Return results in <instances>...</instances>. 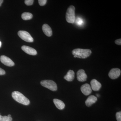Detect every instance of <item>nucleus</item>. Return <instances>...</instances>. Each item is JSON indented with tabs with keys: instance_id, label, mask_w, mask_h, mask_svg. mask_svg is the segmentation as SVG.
I'll return each instance as SVG.
<instances>
[{
	"instance_id": "obj_1",
	"label": "nucleus",
	"mask_w": 121,
	"mask_h": 121,
	"mask_svg": "<svg viewBox=\"0 0 121 121\" xmlns=\"http://www.w3.org/2000/svg\"><path fill=\"white\" fill-rule=\"evenodd\" d=\"M91 52L90 49L76 48L72 51V54L74 58L80 59L86 58L90 56Z\"/></svg>"
},
{
	"instance_id": "obj_2",
	"label": "nucleus",
	"mask_w": 121,
	"mask_h": 121,
	"mask_svg": "<svg viewBox=\"0 0 121 121\" xmlns=\"http://www.w3.org/2000/svg\"><path fill=\"white\" fill-rule=\"evenodd\" d=\"M12 96L15 101L21 104L25 105H27L30 104L29 99L19 91H13L12 93Z\"/></svg>"
},
{
	"instance_id": "obj_3",
	"label": "nucleus",
	"mask_w": 121,
	"mask_h": 121,
	"mask_svg": "<svg viewBox=\"0 0 121 121\" xmlns=\"http://www.w3.org/2000/svg\"><path fill=\"white\" fill-rule=\"evenodd\" d=\"M75 8L71 5L68 7L66 13V21L70 23H73L75 20Z\"/></svg>"
},
{
	"instance_id": "obj_4",
	"label": "nucleus",
	"mask_w": 121,
	"mask_h": 121,
	"mask_svg": "<svg viewBox=\"0 0 121 121\" xmlns=\"http://www.w3.org/2000/svg\"><path fill=\"white\" fill-rule=\"evenodd\" d=\"M41 84L43 86L51 90L55 91L57 90V86L56 83L52 80H45L41 81Z\"/></svg>"
},
{
	"instance_id": "obj_5",
	"label": "nucleus",
	"mask_w": 121,
	"mask_h": 121,
	"mask_svg": "<svg viewBox=\"0 0 121 121\" xmlns=\"http://www.w3.org/2000/svg\"><path fill=\"white\" fill-rule=\"evenodd\" d=\"M19 37L24 41L29 43L33 41V39L31 36L27 32L25 31H19L18 32Z\"/></svg>"
},
{
	"instance_id": "obj_6",
	"label": "nucleus",
	"mask_w": 121,
	"mask_h": 121,
	"mask_svg": "<svg viewBox=\"0 0 121 121\" xmlns=\"http://www.w3.org/2000/svg\"><path fill=\"white\" fill-rule=\"evenodd\" d=\"M121 70L119 68H115L111 69L109 72L108 76L111 79H116L120 76Z\"/></svg>"
},
{
	"instance_id": "obj_7",
	"label": "nucleus",
	"mask_w": 121,
	"mask_h": 121,
	"mask_svg": "<svg viewBox=\"0 0 121 121\" xmlns=\"http://www.w3.org/2000/svg\"><path fill=\"white\" fill-rule=\"evenodd\" d=\"M0 60L3 64L8 66H13L15 63L11 59L4 55H2L0 57Z\"/></svg>"
},
{
	"instance_id": "obj_8",
	"label": "nucleus",
	"mask_w": 121,
	"mask_h": 121,
	"mask_svg": "<svg viewBox=\"0 0 121 121\" xmlns=\"http://www.w3.org/2000/svg\"><path fill=\"white\" fill-rule=\"evenodd\" d=\"M77 79L79 82H84L86 81L87 76L84 70L80 69L77 73Z\"/></svg>"
},
{
	"instance_id": "obj_9",
	"label": "nucleus",
	"mask_w": 121,
	"mask_h": 121,
	"mask_svg": "<svg viewBox=\"0 0 121 121\" xmlns=\"http://www.w3.org/2000/svg\"><path fill=\"white\" fill-rule=\"evenodd\" d=\"M81 91L83 94L86 95H89L92 92V89L90 84L86 83L81 86Z\"/></svg>"
},
{
	"instance_id": "obj_10",
	"label": "nucleus",
	"mask_w": 121,
	"mask_h": 121,
	"mask_svg": "<svg viewBox=\"0 0 121 121\" xmlns=\"http://www.w3.org/2000/svg\"><path fill=\"white\" fill-rule=\"evenodd\" d=\"M22 50L27 54L31 55H35L37 54L36 50L28 46L23 45L22 47Z\"/></svg>"
},
{
	"instance_id": "obj_11",
	"label": "nucleus",
	"mask_w": 121,
	"mask_h": 121,
	"mask_svg": "<svg viewBox=\"0 0 121 121\" xmlns=\"http://www.w3.org/2000/svg\"><path fill=\"white\" fill-rule=\"evenodd\" d=\"M91 86L93 91H98L101 89L102 85L97 80L93 79L91 81Z\"/></svg>"
},
{
	"instance_id": "obj_12",
	"label": "nucleus",
	"mask_w": 121,
	"mask_h": 121,
	"mask_svg": "<svg viewBox=\"0 0 121 121\" xmlns=\"http://www.w3.org/2000/svg\"><path fill=\"white\" fill-rule=\"evenodd\" d=\"M43 31L45 35L48 37H50L52 35V31L51 27L47 24H44L42 27Z\"/></svg>"
},
{
	"instance_id": "obj_13",
	"label": "nucleus",
	"mask_w": 121,
	"mask_h": 121,
	"mask_svg": "<svg viewBox=\"0 0 121 121\" xmlns=\"http://www.w3.org/2000/svg\"><path fill=\"white\" fill-rule=\"evenodd\" d=\"M97 100V97L93 95H91L87 98L85 101L86 105L87 106L90 107L95 103Z\"/></svg>"
},
{
	"instance_id": "obj_14",
	"label": "nucleus",
	"mask_w": 121,
	"mask_h": 121,
	"mask_svg": "<svg viewBox=\"0 0 121 121\" xmlns=\"http://www.w3.org/2000/svg\"><path fill=\"white\" fill-rule=\"evenodd\" d=\"M54 104L56 106V108L62 110L65 107V104L64 103L60 100L55 99H53Z\"/></svg>"
},
{
	"instance_id": "obj_15",
	"label": "nucleus",
	"mask_w": 121,
	"mask_h": 121,
	"mask_svg": "<svg viewBox=\"0 0 121 121\" xmlns=\"http://www.w3.org/2000/svg\"><path fill=\"white\" fill-rule=\"evenodd\" d=\"M75 73L73 71L70 70L68 72L67 74L64 77L65 80L68 82H71L74 78Z\"/></svg>"
},
{
	"instance_id": "obj_16",
	"label": "nucleus",
	"mask_w": 121,
	"mask_h": 121,
	"mask_svg": "<svg viewBox=\"0 0 121 121\" xmlns=\"http://www.w3.org/2000/svg\"><path fill=\"white\" fill-rule=\"evenodd\" d=\"M22 19L24 20H28L31 19L33 17V15L31 13L28 12H25L22 13Z\"/></svg>"
},
{
	"instance_id": "obj_17",
	"label": "nucleus",
	"mask_w": 121,
	"mask_h": 121,
	"mask_svg": "<svg viewBox=\"0 0 121 121\" xmlns=\"http://www.w3.org/2000/svg\"><path fill=\"white\" fill-rule=\"evenodd\" d=\"M12 118L8 116H1L0 115V121H12Z\"/></svg>"
},
{
	"instance_id": "obj_18",
	"label": "nucleus",
	"mask_w": 121,
	"mask_h": 121,
	"mask_svg": "<svg viewBox=\"0 0 121 121\" xmlns=\"http://www.w3.org/2000/svg\"><path fill=\"white\" fill-rule=\"evenodd\" d=\"M116 119L117 121H121V112H117L116 114Z\"/></svg>"
},
{
	"instance_id": "obj_19",
	"label": "nucleus",
	"mask_w": 121,
	"mask_h": 121,
	"mask_svg": "<svg viewBox=\"0 0 121 121\" xmlns=\"http://www.w3.org/2000/svg\"><path fill=\"white\" fill-rule=\"evenodd\" d=\"M34 1L33 0H26L25 1V3L26 5L29 6L32 5L33 4Z\"/></svg>"
},
{
	"instance_id": "obj_20",
	"label": "nucleus",
	"mask_w": 121,
	"mask_h": 121,
	"mask_svg": "<svg viewBox=\"0 0 121 121\" xmlns=\"http://www.w3.org/2000/svg\"><path fill=\"white\" fill-rule=\"evenodd\" d=\"M39 4L40 6H43L45 5L47 2V0H39L38 1Z\"/></svg>"
},
{
	"instance_id": "obj_21",
	"label": "nucleus",
	"mask_w": 121,
	"mask_h": 121,
	"mask_svg": "<svg viewBox=\"0 0 121 121\" xmlns=\"http://www.w3.org/2000/svg\"><path fill=\"white\" fill-rule=\"evenodd\" d=\"M76 23L79 25H81L83 23L82 21L80 18H78L76 21Z\"/></svg>"
},
{
	"instance_id": "obj_22",
	"label": "nucleus",
	"mask_w": 121,
	"mask_h": 121,
	"mask_svg": "<svg viewBox=\"0 0 121 121\" xmlns=\"http://www.w3.org/2000/svg\"><path fill=\"white\" fill-rule=\"evenodd\" d=\"M115 43L118 45H121V39H118L116 40L115 41Z\"/></svg>"
},
{
	"instance_id": "obj_23",
	"label": "nucleus",
	"mask_w": 121,
	"mask_h": 121,
	"mask_svg": "<svg viewBox=\"0 0 121 121\" xmlns=\"http://www.w3.org/2000/svg\"><path fill=\"white\" fill-rule=\"evenodd\" d=\"M5 73V72L4 70L0 68V75H3Z\"/></svg>"
},
{
	"instance_id": "obj_24",
	"label": "nucleus",
	"mask_w": 121,
	"mask_h": 121,
	"mask_svg": "<svg viewBox=\"0 0 121 121\" xmlns=\"http://www.w3.org/2000/svg\"><path fill=\"white\" fill-rule=\"evenodd\" d=\"M3 2V0H0V6L1 5V4H2V2Z\"/></svg>"
},
{
	"instance_id": "obj_25",
	"label": "nucleus",
	"mask_w": 121,
	"mask_h": 121,
	"mask_svg": "<svg viewBox=\"0 0 121 121\" xmlns=\"http://www.w3.org/2000/svg\"><path fill=\"white\" fill-rule=\"evenodd\" d=\"M8 117H11V115L10 114H9L8 115Z\"/></svg>"
},
{
	"instance_id": "obj_26",
	"label": "nucleus",
	"mask_w": 121,
	"mask_h": 121,
	"mask_svg": "<svg viewBox=\"0 0 121 121\" xmlns=\"http://www.w3.org/2000/svg\"><path fill=\"white\" fill-rule=\"evenodd\" d=\"M1 41H0V47H1Z\"/></svg>"
},
{
	"instance_id": "obj_27",
	"label": "nucleus",
	"mask_w": 121,
	"mask_h": 121,
	"mask_svg": "<svg viewBox=\"0 0 121 121\" xmlns=\"http://www.w3.org/2000/svg\"><path fill=\"white\" fill-rule=\"evenodd\" d=\"M97 97H99V95L97 94Z\"/></svg>"
}]
</instances>
